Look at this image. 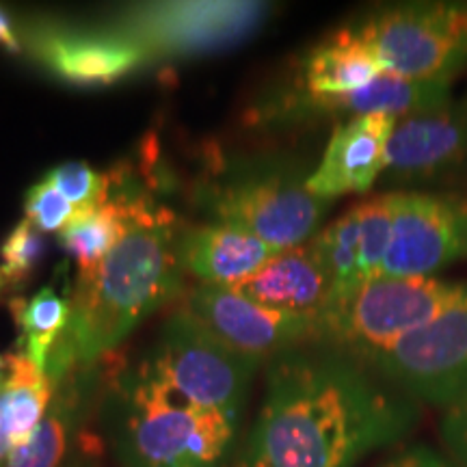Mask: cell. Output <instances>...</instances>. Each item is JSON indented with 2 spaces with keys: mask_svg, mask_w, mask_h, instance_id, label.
Wrapping results in <instances>:
<instances>
[{
  "mask_svg": "<svg viewBox=\"0 0 467 467\" xmlns=\"http://www.w3.org/2000/svg\"><path fill=\"white\" fill-rule=\"evenodd\" d=\"M46 180L61 192L78 213L98 208L110 200V178L87 162H63L50 169Z\"/></svg>",
  "mask_w": 467,
  "mask_h": 467,
  "instance_id": "obj_23",
  "label": "cell"
},
{
  "mask_svg": "<svg viewBox=\"0 0 467 467\" xmlns=\"http://www.w3.org/2000/svg\"><path fill=\"white\" fill-rule=\"evenodd\" d=\"M266 14V3H145L121 11L113 28L137 39L156 61L241 42Z\"/></svg>",
  "mask_w": 467,
  "mask_h": 467,
  "instance_id": "obj_9",
  "label": "cell"
},
{
  "mask_svg": "<svg viewBox=\"0 0 467 467\" xmlns=\"http://www.w3.org/2000/svg\"><path fill=\"white\" fill-rule=\"evenodd\" d=\"M7 359L3 358V355H0V388H3V383L7 381Z\"/></svg>",
  "mask_w": 467,
  "mask_h": 467,
  "instance_id": "obj_30",
  "label": "cell"
},
{
  "mask_svg": "<svg viewBox=\"0 0 467 467\" xmlns=\"http://www.w3.org/2000/svg\"><path fill=\"white\" fill-rule=\"evenodd\" d=\"M467 292V282L437 277H377L318 318V342L368 361L433 323Z\"/></svg>",
  "mask_w": 467,
  "mask_h": 467,
  "instance_id": "obj_4",
  "label": "cell"
},
{
  "mask_svg": "<svg viewBox=\"0 0 467 467\" xmlns=\"http://www.w3.org/2000/svg\"><path fill=\"white\" fill-rule=\"evenodd\" d=\"M128 200L132 214L121 241L96 271L78 275L69 320L46 366L55 388L69 372L96 366L182 285V230L150 200Z\"/></svg>",
  "mask_w": 467,
  "mask_h": 467,
  "instance_id": "obj_2",
  "label": "cell"
},
{
  "mask_svg": "<svg viewBox=\"0 0 467 467\" xmlns=\"http://www.w3.org/2000/svg\"><path fill=\"white\" fill-rule=\"evenodd\" d=\"M109 431L121 467H230L241 416L192 405L141 359L109 389Z\"/></svg>",
  "mask_w": 467,
  "mask_h": 467,
  "instance_id": "obj_3",
  "label": "cell"
},
{
  "mask_svg": "<svg viewBox=\"0 0 467 467\" xmlns=\"http://www.w3.org/2000/svg\"><path fill=\"white\" fill-rule=\"evenodd\" d=\"M96 389V366L69 372L55 388V396L28 441L11 451L5 467H61L78 429L89 394Z\"/></svg>",
  "mask_w": 467,
  "mask_h": 467,
  "instance_id": "obj_18",
  "label": "cell"
},
{
  "mask_svg": "<svg viewBox=\"0 0 467 467\" xmlns=\"http://www.w3.org/2000/svg\"><path fill=\"white\" fill-rule=\"evenodd\" d=\"M396 121L389 115H359L342 121L331 132L318 167L307 175V191L329 203L370 191L385 173V154Z\"/></svg>",
  "mask_w": 467,
  "mask_h": 467,
  "instance_id": "obj_14",
  "label": "cell"
},
{
  "mask_svg": "<svg viewBox=\"0 0 467 467\" xmlns=\"http://www.w3.org/2000/svg\"><path fill=\"white\" fill-rule=\"evenodd\" d=\"M14 451L9 435V422H7V394H5V383L0 388V463H5L7 457Z\"/></svg>",
  "mask_w": 467,
  "mask_h": 467,
  "instance_id": "obj_28",
  "label": "cell"
},
{
  "mask_svg": "<svg viewBox=\"0 0 467 467\" xmlns=\"http://www.w3.org/2000/svg\"><path fill=\"white\" fill-rule=\"evenodd\" d=\"M7 381H5V394H7V422L9 435L14 448L28 441L48 411L55 385L39 370L25 353H14L7 358Z\"/></svg>",
  "mask_w": 467,
  "mask_h": 467,
  "instance_id": "obj_21",
  "label": "cell"
},
{
  "mask_svg": "<svg viewBox=\"0 0 467 467\" xmlns=\"http://www.w3.org/2000/svg\"><path fill=\"white\" fill-rule=\"evenodd\" d=\"M74 467H80V465H74Z\"/></svg>",
  "mask_w": 467,
  "mask_h": 467,
  "instance_id": "obj_33",
  "label": "cell"
},
{
  "mask_svg": "<svg viewBox=\"0 0 467 467\" xmlns=\"http://www.w3.org/2000/svg\"><path fill=\"white\" fill-rule=\"evenodd\" d=\"M184 309L232 353L258 366L285 350L318 342V323L314 318L268 309L232 285H197Z\"/></svg>",
  "mask_w": 467,
  "mask_h": 467,
  "instance_id": "obj_11",
  "label": "cell"
},
{
  "mask_svg": "<svg viewBox=\"0 0 467 467\" xmlns=\"http://www.w3.org/2000/svg\"><path fill=\"white\" fill-rule=\"evenodd\" d=\"M0 467H5V465H3V463H0Z\"/></svg>",
  "mask_w": 467,
  "mask_h": 467,
  "instance_id": "obj_32",
  "label": "cell"
},
{
  "mask_svg": "<svg viewBox=\"0 0 467 467\" xmlns=\"http://www.w3.org/2000/svg\"><path fill=\"white\" fill-rule=\"evenodd\" d=\"M418 402L364 361L325 344L271 359L265 399L236 467H355L405 440Z\"/></svg>",
  "mask_w": 467,
  "mask_h": 467,
  "instance_id": "obj_1",
  "label": "cell"
},
{
  "mask_svg": "<svg viewBox=\"0 0 467 467\" xmlns=\"http://www.w3.org/2000/svg\"><path fill=\"white\" fill-rule=\"evenodd\" d=\"M279 249L241 227L206 223L180 234V262L203 284L238 285L273 260Z\"/></svg>",
  "mask_w": 467,
  "mask_h": 467,
  "instance_id": "obj_16",
  "label": "cell"
},
{
  "mask_svg": "<svg viewBox=\"0 0 467 467\" xmlns=\"http://www.w3.org/2000/svg\"><path fill=\"white\" fill-rule=\"evenodd\" d=\"M46 254V238L44 232H39L31 221H20L9 236L5 238L3 247H0V255H3V275L7 282L14 285L25 284L33 271L37 268L39 260Z\"/></svg>",
  "mask_w": 467,
  "mask_h": 467,
  "instance_id": "obj_24",
  "label": "cell"
},
{
  "mask_svg": "<svg viewBox=\"0 0 467 467\" xmlns=\"http://www.w3.org/2000/svg\"><path fill=\"white\" fill-rule=\"evenodd\" d=\"M26 219L39 232H61L72 221L78 210L52 186L48 180L33 184L25 197Z\"/></svg>",
  "mask_w": 467,
  "mask_h": 467,
  "instance_id": "obj_25",
  "label": "cell"
},
{
  "mask_svg": "<svg viewBox=\"0 0 467 467\" xmlns=\"http://www.w3.org/2000/svg\"><path fill=\"white\" fill-rule=\"evenodd\" d=\"M309 243L318 254L331 282V296L327 309L347 303L361 285L368 284L364 271H361L358 210L355 206L348 213H344L340 219H336L334 223L327 225L323 232H318Z\"/></svg>",
  "mask_w": 467,
  "mask_h": 467,
  "instance_id": "obj_20",
  "label": "cell"
},
{
  "mask_svg": "<svg viewBox=\"0 0 467 467\" xmlns=\"http://www.w3.org/2000/svg\"><path fill=\"white\" fill-rule=\"evenodd\" d=\"M25 46L57 78L83 87L113 85L154 61L137 39L113 26L39 20L26 25Z\"/></svg>",
  "mask_w": 467,
  "mask_h": 467,
  "instance_id": "obj_12",
  "label": "cell"
},
{
  "mask_svg": "<svg viewBox=\"0 0 467 467\" xmlns=\"http://www.w3.org/2000/svg\"><path fill=\"white\" fill-rule=\"evenodd\" d=\"M5 282H7V279H5V275H3V271H0V290L5 288Z\"/></svg>",
  "mask_w": 467,
  "mask_h": 467,
  "instance_id": "obj_31",
  "label": "cell"
},
{
  "mask_svg": "<svg viewBox=\"0 0 467 467\" xmlns=\"http://www.w3.org/2000/svg\"><path fill=\"white\" fill-rule=\"evenodd\" d=\"M381 467H457L451 459L443 457L429 446H411Z\"/></svg>",
  "mask_w": 467,
  "mask_h": 467,
  "instance_id": "obj_27",
  "label": "cell"
},
{
  "mask_svg": "<svg viewBox=\"0 0 467 467\" xmlns=\"http://www.w3.org/2000/svg\"><path fill=\"white\" fill-rule=\"evenodd\" d=\"M381 74L385 72L372 50L353 28L344 26L307 52L301 61V89L292 96L307 100L348 96Z\"/></svg>",
  "mask_w": 467,
  "mask_h": 467,
  "instance_id": "obj_17",
  "label": "cell"
},
{
  "mask_svg": "<svg viewBox=\"0 0 467 467\" xmlns=\"http://www.w3.org/2000/svg\"><path fill=\"white\" fill-rule=\"evenodd\" d=\"M288 165H241L202 186L210 223L241 227L279 251L312 241L329 202L318 200Z\"/></svg>",
  "mask_w": 467,
  "mask_h": 467,
  "instance_id": "obj_5",
  "label": "cell"
},
{
  "mask_svg": "<svg viewBox=\"0 0 467 467\" xmlns=\"http://www.w3.org/2000/svg\"><path fill=\"white\" fill-rule=\"evenodd\" d=\"M440 435L446 457L457 467H467V400L443 411Z\"/></svg>",
  "mask_w": 467,
  "mask_h": 467,
  "instance_id": "obj_26",
  "label": "cell"
},
{
  "mask_svg": "<svg viewBox=\"0 0 467 467\" xmlns=\"http://www.w3.org/2000/svg\"><path fill=\"white\" fill-rule=\"evenodd\" d=\"M392 244L383 277H435L467 262V195L394 191Z\"/></svg>",
  "mask_w": 467,
  "mask_h": 467,
  "instance_id": "obj_10",
  "label": "cell"
},
{
  "mask_svg": "<svg viewBox=\"0 0 467 467\" xmlns=\"http://www.w3.org/2000/svg\"><path fill=\"white\" fill-rule=\"evenodd\" d=\"M467 100L400 117L389 137L385 173L402 184H431L465 173Z\"/></svg>",
  "mask_w": 467,
  "mask_h": 467,
  "instance_id": "obj_13",
  "label": "cell"
},
{
  "mask_svg": "<svg viewBox=\"0 0 467 467\" xmlns=\"http://www.w3.org/2000/svg\"><path fill=\"white\" fill-rule=\"evenodd\" d=\"M141 364L192 405L243 416L258 364L232 353L186 309L175 312Z\"/></svg>",
  "mask_w": 467,
  "mask_h": 467,
  "instance_id": "obj_7",
  "label": "cell"
},
{
  "mask_svg": "<svg viewBox=\"0 0 467 467\" xmlns=\"http://www.w3.org/2000/svg\"><path fill=\"white\" fill-rule=\"evenodd\" d=\"M234 288L268 309L314 318L317 323L331 296L329 275L312 243L279 251L255 275Z\"/></svg>",
  "mask_w": 467,
  "mask_h": 467,
  "instance_id": "obj_15",
  "label": "cell"
},
{
  "mask_svg": "<svg viewBox=\"0 0 467 467\" xmlns=\"http://www.w3.org/2000/svg\"><path fill=\"white\" fill-rule=\"evenodd\" d=\"M0 46L7 52L22 50V39L17 37L14 22H11V17L5 9H0Z\"/></svg>",
  "mask_w": 467,
  "mask_h": 467,
  "instance_id": "obj_29",
  "label": "cell"
},
{
  "mask_svg": "<svg viewBox=\"0 0 467 467\" xmlns=\"http://www.w3.org/2000/svg\"><path fill=\"white\" fill-rule=\"evenodd\" d=\"M385 74L420 85H451L467 66V5L448 0L379 9L350 26Z\"/></svg>",
  "mask_w": 467,
  "mask_h": 467,
  "instance_id": "obj_6",
  "label": "cell"
},
{
  "mask_svg": "<svg viewBox=\"0 0 467 467\" xmlns=\"http://www.w3.org/2000/svg\"><path fill=\"white\" fill-rule=\"evenodd\" d=\"M409 399L446 411L467 400V292L433 323L364 361Z\"/></svg>",
  "mask_w": 467,
  "mask_h": 467,
  "instance_id": "obj_8",
  "label": "cell"
},
{
  "mask_svg": "<svg viewBox=\"0 0 467 467\" xmlns=\"http://www.w3.org/2000/svg\"><path fill=\"white\" fill-rule=\"evenodd\" d=\"M130 200L119 195L102 206L78 213L58 232V244L78 265V275H89L121 241L130 223Z\"/></svg>",
  "mask_w": 467,
  "mask_h": 467,
  "instance_id": "obj_19",
  "label": "cell"
},
{
  "mask_svg": "<svg viewBox=\"0 0 467 467\" xmlns=\"http://www.w3.org/2000/svg\"><path fill=\"white\" fill-rule=\"evenodd\" d=\"M72 303L48 285L28 301H14L16 323L20 327V353H25L39 370L46 372L50 353L69 320Z\"/></svg>",
  "mask_w": 467,
  "mask_h": 467,
  "instance_id": "obj_22",
  "label": "cell"
}]
</instances>
